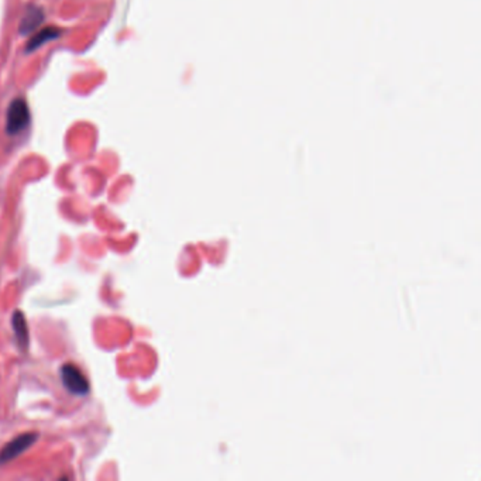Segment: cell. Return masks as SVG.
Returning a JSON list of instances; mask_svg holds the SVG:
<instances>
[{
    "instance_id": "obj_1",
    "label": "cell",
    "mask_w": 481,
    "mask_h": 481,
    "mask_svg": "<svg viewBox=\"0 0 481 481\" xmlns=\"http://www.w3.org/2000/svg\"><path fill=\"white\" fill-rule=\"evenodd\" d=\"M61 380L64 387L75 396H86L91 389L90 381L74 363H67L61 367Z\"/></svg>"
},
{
    "instance_id": "obj_6",
    "label": "cell",
    "mask_w": 481,
    "mask_h": 481,
    "mask_svg": "<svg viewBox=\"0 0 481 481\" xmlns=\"http://www.w3.org/2000/svg\"><path fill=\"white\" fill-rule=\"evenodd\" d=\"M60 37V31L54 27H49V28H44L41 30L40 33H37L27 44V51H34L35 49H40L42 44H46L51 40H56Z\"/></svg>"
},
{
    "instance_id": "obj_3",
    "label": "cell",
    "mask_w": 481,
    "mask_h": 481,
    "mask_svg": "<svg viewBox=\"0 0 481 481\" xmlns=\"http://www.w3.org/2000/svg\"><path fill=\"white\" fill-rule=\"evenodd\" d=\"M37 439H38V434L34 432L23 433L15 437L13 441H10L8 445L3 446L2 450H0V464H6L15 460L17 456L24 453L31 445H34Z\"/></svg>"
},
{
    "instance_id": "obj_4",
    "label": "cell",
    "mask_w": 481,
    "mask_h": 481,
    "mask_svg": "<svg viewBox=\"0 0 481 481\" xmlns=\"http://www.w3.org/2000/svg\"><path fill=\"white\" fill-rule=\"evenodd\" d=\"M12 326L15 330L16 341L22 350H27L28 347V326L26 317L22 311H16L12 317Z\"/></svg>"
},
{
    "instance_id": "obj_5",
    "label": "cell",
    "mask_w": 481,
    "mask_h": 481,
    "mask_svg": "<svg viewBox=\"0 0 481 481\" xmlns=\"http://www.w3.org/2000/svg\"><path fill=\"white\" fill-rule=\"evenodd\" d=\"M44 20V15H42V10L38 9L37 6H33L30 8L23 20H22V24H20V33L22 34H27L30 31H33L41 22Z\"/></svg>"
},
{
    "instance_id": "obj_2",
    "label": "cell",
    "mask_w": 481,
    "mask_h": 481,
    "mask_svg": "<svg viewBox=\"0 0 481 481\" xmlns=\"http://www.w3.org/2000/svg\"><path fill=\"white\" fill-rule=\"evenodd\" d=\"M30 124V110L24 99H15L6 116V130L9 135H17Z\"/></svg>"
}]
</instances>
